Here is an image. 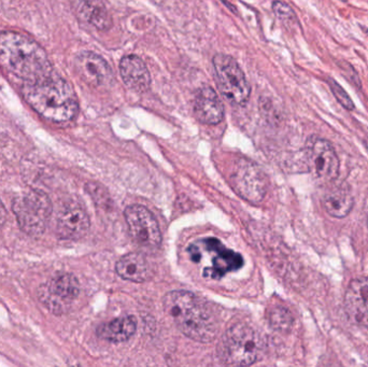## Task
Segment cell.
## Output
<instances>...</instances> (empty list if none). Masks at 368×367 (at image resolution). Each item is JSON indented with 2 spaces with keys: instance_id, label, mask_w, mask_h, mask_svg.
I'll return each instance as SVG.
<instances>
[{
  "instance_id": "5b68a950",
  "label": "cell",
  "mask_w": 368,
  "mask_h": 367,
  "mask_svg": "<svg viewBox=\"0 0 368 367\" xmlns=\"http://www.w3.org/2000/svg\"><path fill=\"white\" fill-rule=\"evenodd\" d=\"M12 210L24 233L40 236L47 230L52 205L47 194L38 190H30L15 197Z\"/></svg>"
},
{
  "instance_id": "52a82bcc",
  "label": "cell",
  "mask_w": 368,
  "mask_h": 367,
  "mask_svg": "<svg viewBox=\"0 0 368 367\" xmlns=\"http://www.w3.org/2000/svg\"><path fill=\"white\" fill-rule=\"evenodd\" d=\"M80 294V283L72 274H57L38 290L39 300L56 315L67 313Z\"/></svg>"
},
{
  "instance_id": "44dd1931",
  "label": "cell",
  "mask_w": 368,
  "mask_h": 367,
  "mask_svg": "<svg viewBox=\"0 0 368 367\" xmlns=\"http://www.w3.org/2000/svg\"><path fill=\"white\" fill-rule=\"evenodd\" d=\"M268 319L272 328L281 332H288L293 324L292 313L288 311L287 308L280 307V306L272 308L268 315Z\"/></svg>"
},
{
  "instance_id": "277c9868",
  "label": "cell",
  "mask_w": 368,
  "mask_h": 367,
  "mask_svg": "<svg viewBox=\"0 0 368 367\" xmlns=\"http://www.w3.org/2000/svg\"><path fill=\"white\" fill-rule=\"evenodd\" d=\"M262 336L250 325L238 323L225 333L221 342V355L230 366H249L262 353Z\"/></svg>"
},
{
  "instance_id": "3957f363",
  "label": "cell",
  "mask_w": 368,
  "mask_h": 367,
  "mask_svg": "<svg viewBox=\"0 0 368 367\" xmlns=\"http://www.w3.org/2000/svg\"><path fill=\"white\" fill-rule=\"evenodd\" d=\"M165 313L175 326L191 340L211 342L217 336L219 322L213 308L188 291H171L164 298Z\"/></svg>"
},
{
  "instance_id": "8fae6325",
  "label": "cell",
  "mask_w": 368,
  "mask_h": 367,
  "mask_svg": "<svg viewBox=\"0 0 368 367\" xmlns=\"http://www.w3.org/2000/svg\"><path fill=\"white\" fill-rule=\"evenodd\" d=\"M74 69L87 85L93 87H107L113 79L110 65L94 52H82L74 60Z\"/></svg>"
},
{
  "instance_id": "7c38bea8",
  "label": "cell",
  "mask_w": 368,
  "mask_h": 367,
  "mask_svg": "<svg viewBox=\"0 0 368 367\" xmlns=\"http://www.w3.org/2000/svg\"><path fill=\"white\" fill-rule=\"evenodd\" d=\"M89 214L78 203H67L56 219V233L62 239L76 241L87 235L89 230Z\"/></svg>"
},
{
  "instance_id": "d6986e66",
  "label": "cell",
  "mask_w": 368,
  "mask_h": 367,
  "mask_svg": "<svg viewBox=\"0 0 368 367\" xmlns=\"http://www.w3.org/2000/svg\"><path fill=\"white\" fill-rule=\"evenodd\" d=\"M136 319L129 315L100 325L97 329V335L109 342H122L129 340L136 332Z\"/></svg>"
},
{
  "instance_id": "e0dca14e",
  "label": "cell",
  "mask_w": 368,
  "mask_h": 367,
  "mask_svg": "<svg viewBox=\"0 0 368 367\" xmlns=\"http://www.w3.org/2000/svg\"><path fill=\"white\" fill-rule=\"evenodd\" d=\"M326 214L336 219H344L354 209V199L348 184H340L326 192L322 199Z\"/></svg>"
},
{
  "instance_id": "6da1fadb",
  "label": "cell",
  "mask_w": 368,
  "mask_h": 367,
  "mask_svg": "<svg viewBox=\"0 0 368 367\" xmlns=\"http://www.w3.org/2000/svg\"><path fill=\"white\" fill-rule=\"evenodd\" d=\"M0 66L24 83L52 75L47 52L35 40L13 30L0 32Z\"/></svg>"
},
{
  "instance_id": "4fadbf2b",
  "label": "cell",
  "mask_w": 368,
  "mask_h": 367,
  "mask_svg": "<svg viewBox=\"0 0 368 367\" xmlns=\"http://www.w3.org/2000/svg\"><path fill=\"white\" fill-rule=\"evenodd\" d=\"M344 306L351 322L368 328V277H360L349 283Z\"/></svg>"
},
{
  "instance_id": "484cf974",
  "label": "cell",
  "mask_w": 368,
  "mask_h": 367,
  "mask_svg": "<svg viewBox=\"0 0 368 367\" xmlns=\"http://www.w3.org/2000/svg\"></svg>"
},
{
  "instance_id": "5bb4252c",
  "label": "cell",
  "mask_w": 368,
  "mask_h": 367,
  "mask_svg": "<svg viewBox=\"0 0 368 367\" xmlns=\"http://www.w3.org/2000/svg\"><path fill=\"white\" fill-rule=\"evenodd\" d=\"M204 246L210 252H215L213 266L206 269V276L213 279H220L225 274L237 271L243 265V258L230 249L225 248L220 241L208 238L203 241Z\"/></svg>"
},
{
  "instance_id": "ffe728a7",
  "label": "cell",
  "mask_w": 368,
  "mask_h": 367,
  "mask_svg": "<svg viewBox=\"0 0 368 367\" xmlns=\"http://www.w3.org/2000/svg\"><path fill=\"white\" fill-rule=\"evenodd\" d=\"M74 5H76V10L80 18L89 23L97 30H107L111 27V15L107 10L104 3H97V1H85V3H77Z\"/></svg>"
},
{
  "instance_id": "9c48e42d",
  "label": "cell",
  "mask_w": 368,
  "mask_h": 367,
  "mask_svg": "<svg viewBox=\"0 0 368 367\" xmlns=\"http://www.w3.org/2000/svg\"><path fill=\"white\" fill-rule=\"evenodd\" d=\"M129 234L144 248L154 249L162 243V234L155 216L146 207L131 205L124 211Z\"/></svg>"
},
{
  "instance_id": "7a4b0ae2",
  "label": "cell",
  "mask_w": 368,
  "mask_h": 367,
  "mask_svg": "<svg viewBox=\"0 0 368 367\" xmlns=\"http://www.w3.org/2000/svg\"><path fill=\"white\" fill-rule=\"evenodd\" d=\"M22 94L32 110L55 124L72 121L79 110L72 85L54 72L35 82L23 83Z\"/></svg>"
},
{
  "instance_id": "30bf717a",
  "label": "cell",
  "mask_w": 368,
  "mask_h": 367,
  "mask_svg": "<svg viewBox=\"0 0 368 367\" xmlns=\"http://www.w3.org/2000/svg\"><path fill=\"white\" fill-rule=\"evenodd\" d=\"M309 166L316 178L322 181L337 179L340 168L338 155L329 140L314 137L308 144Z\"/></svg>"
},
{
  "instance_id": "2e32d148",
  "label": "cell",
  "mask_w": 368,
  "mask_h": 367,
  "mask_svg": "<svg viewBox=\"0 0 368 367\" xmlns=\"http://www.w3.org/2000/svg\"><path fill=\"white\" fill-rule=\"evenodd\" d=\"M120 75L129 89L146 92L151 85V77L147 65L137 55H127L120 62Z\"/></svg>"
},
{
  "instance_id": "ac0fdd59",
  "label": "cell",
  "mask_w": 368,
  "mask_h": 367,
  "mask_svg": "<svg viewBox=\"0 0 368 367\" xmlns=\"http://www.w3.org/2000/svg\"><path fill=\"white\" fill-rule=\"evenodd\" d=\"M118 275L124 280L144 282L151 278L152 271L146 256L139 254H129L122 256L116 265Z\"/></svg>"
},
{
  "instance_id": "7402d4cb",
  "label": "cell",
  "mask_w": 368,
  "mask_h": 367,
  "mask_svg": "<svg viewBox=\"0 0 368 367\" xmlns=\"http://www.w3.org/2000/svg\"><path fill=\"white\" fill-rule=\"evenodd\" d=\"M272 10H274V14L277 15L278 19L282 21L284 24L293 25L296 23V14L288 3L276 1V3H272Z\"/></svg>"
},
{
  "instance_id": "cb8c5ba5",
  "label": "cell",
  "mask_w": 368,
  "mask_h": 367,
  "mask_svg": "<svg viewBox=\"0 0 368 367\" xmlns=\"http://www.w3.org/2000/svg\"><path fill=\"white\" fill-rule=\"evenodd\" d=\"M6 220H7V211H6L3 203L0 201V225L5 223Z\"/></svg>"
},
{
  "instance_id": "ba28073f",
  "label": "cell",
  "mask_w": 368,
  "mask_h": 367,
  "mask_svg": "<svg viewBox=\"0 0 368 367\" xmlns=\"http://www.w3.org/2000/svg\"><path fill=\"white\" fill-rule=\"evenodd\" d=\"M230 182L240 197L250 203H261L268 188L266 176L260 167L243 159H239L234 166Z\"/></svg>"
},
{
  "instance_id": "9a60e30c",
  "label": "cell",
  "mask_w": 368,
  "mask_h": 367,
  "mask_svg": "<svg viewBox=\"0 0 368 367\" xmlns=\"http://www.w3.org/2000/svg\"><path fill=\"white\" fill-rule=\"evenodd\" d=\"M194 113L204 124H219L224 118V107L215 89L203 87L196 91L194 96Z\"/></svg>"
},
{
  "instance_id": "d4e9b609",
  "label": "cell",
  "mask_w": 368,
  "mask_h": 367,
  "mask_svg": "<svg viewBox=\"0 0 368 367\" xmlns=\"http://www.w3.org/2000/svg\"><path fill=\"white\" fill-rule=\"evenodd\" d=\"M364 146H365L366 151L368 152V138L364 140Z\"/></svg>"
},
{
  "instance_id": "8992f818",
  "label": "cell",
  "mask_w": 368,
  "mask_h": 367,
  "mask_svg": "<svg viewBox=\"0 0 368 367\" xmlns=\"http://www.w3.org/2000/svg\"><path fill=\"white\" fill-rule=\"evenodd\" d=\"M213 64L221 94L232 104H245L249 100L251 89L238 63L230 55L217 54L213 57Z\"/></svg>"
},
{
  "instance_id": "603a6c76",
  "label": "cell",
  "mask_w": 368,
  "mask_h": 367,
  "mask_svg": "<svg viewBox=\"0 0 368 367\" xmlns=\"http://www.w3.org/2000/svg\"><path fill=\"white\" fill-rule=\"evenodd\" d=\"M329 87H331L332 93H333L334 96L336 98L337 102H338L345 109L348 110V111L354 110L356 106H354V100H351L348 93L343 89V87H341L337 81L332 79L329 80Z\"/></svg>"
}]
</instances>
